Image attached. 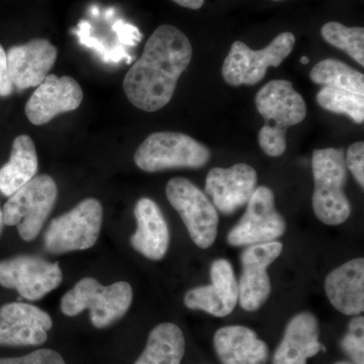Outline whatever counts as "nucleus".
<instances>
[{"instance_id":"1","label":"nucleus","mask_w":364,"mask_h":364,"mask_svg":"<svg viewBox=\"0 0 364 364\" xmlns=\"http://www.w3.org/2000/svg\"><path fill=\"white\" fill-rule=\"evenodd\" d=\"M193 58L188 38L176 26H160L151 35L142 56L124 76L129 102L144 112L159 111L168 105L177 81Z\"/></svg>"},{"instance_id":"2","label":"nucleus","mask_w":364,"mask_h":364,"mask_svg":"<svg viewBox=\"0 0 364 364\" xmlns=\"http://www.w3.org/2000/svg\"><path fill=\"white\" fill-rule=\"evenodd\" d=\"M255 105L265 119L258 136L261 149L268 156H282L287 150V129L306 119L305 100L291 81L277 79L258 91Z\"/></svg>"},{"instance_id":"3","label":"nucleus","mask_w":364,"mask_h":364,"mask_svg":"<svg viewBox=\"0 0 364 364\" xmlns=\"http://www.w3.org/2000/svg\"><path fill=\"white\" fill-rule=\"evenodd\" d=\"M312 169L315 189L313 208L316 217L329 226H338L348 220L351 205L345 195L347 167L343 149L314 150Z\"/></svg>"},{"instance_id":"4","label":"nucleus","mask_w":364,"mask_h":364,"mask_svg":"<svg viewBox=\"0 0 364 364\" xmlns=\"http://www.w3.org/2000/svg\"><path fill=\"white\" fill-rule=\"evenodd\" d=\"M133 301V289L126 282L102 286L92 277L79 280L73 289L61 299L62 313L68 317L77 316L82 311L90 312L91 324L104 329L121 320Z\"/></svg>"},{"instance_id":"5","label":"nucleus","mask_w":364,"mask_h":364,"mask_svg":"<svg viewBox=\"0 0 364 364\" xmlns=\"http://www.w3.org/2000/svg\"><path fill=\"white\" fill-rule=\"evenodd\" d=\"M210 152L193 136L176 132L151 134L136 149L134 160L146 172L174 168H202L208 162Z\"/></svg>"},{"instance_id":"6","label":"nucleus","mask_w":364,"mask_h":364,"mask_svg":"<svg viewBox=\"0 0 364 364\" xmlns=\"http://www.w3.org/2000/svg\"><path fill=\"white\" fill-rule=\"evenodd\" d=\"M58 196L57 184L47 174L36 176L9 196L2 208L4 225L16 226L23 241L39 236Z\"/></svg>"},{"instance_id":"7","label":"nucleus","mask_w":364,"mask_h":364,"mask_svg":"<svg viewBox=\"0 0 364 364\" xmlns=\"http://www.w3.org/2000/svg\"><path fill=\"white\" fill-rule=\"evenodd\" d=\"M102 217L100 200L86 198L50 223L44 234L45 250L61 255L93 247L100 237Z\"/></svg>"},{"instance_id":"8","label":"nucleus","mask_w":364,"mask_h":364,"mask_svg":"<svg viewBox=\"0 0 364 364\" xmlns=\"http://www.w3.org/2000/svg\"><path fill=\"white\" fill-rule=\"evenodd\" d=\"M296 37L293 33H279L267 47L252 50L245 43L236 41L222 67V75L232 86L259 83L269 67H279L293 52Z\"/></svg>"},{"instance_id":"9","label":"nucleus","mask_w":364,"mask_h":364,"mask_svg":"<svg viewBox=\"0 0 364 364\" xmlns=\"http://www.w3.org/2000/svg\"><path fill=\"white\" fill-rule=\"evenodd\" d=\"M166 196L181 215L193 243L202 249L210 248L217 238L219 215L207 195L188 179L176 177L167 183Z\"/></svg>"},{"instance_id":"10","label":"nucleus","mask_w":364,"mask_h":364,"mask_svg":"<svg viewBox=\"0 0 364 364\" xmlns=\"http://www.w3.org/2000/svg\"><path fill=\"white\" fill-rule=\"evenodd\" d=\"M287 231V222L277 212L274 195L267 186L256 188L240 221L228 234L234 247L277 241Z\"/></svg>"},{"instance_id":"11","label":"nucleus","mask_w":364,"mask_h":364,"mask_svg":"<svg viewBox=\"0 0 364 364\" xmlns=\"http://www.w3.org/2000/svg\"><path fill=\"white\" fill-rule=\"evenodd\" d=\"M58 262L39 256L18 255L0 261V286L16 289L21 298L39 301L61 284Z\"/></svg>"},{"instance_id":"12","label":"nucleus","mask_w":364,"mask_h":364,"mask_svg":"<svg viewBox=\"0 0 364 364\" xmlns=\"http://www.w3.org/2000/svg\"><path fill=\"white\" fill-rule=\"evenodd\" d=\"M282 242L247 246L241 253L242 272L239 279V303L247 312H255L267 303L272 294L267 268L279 257Z\"/></svg>"},{"instance_id":"13","label":"nucleus","mask_w":364,"mask_h":364,"mask_svg":"<svg viewBox=\"0 0 364 364\" xmlns=\"http://www.w3.org/2000/svg\"><path fill=\"white\" fill-rule=\"evenodd\" d=\"M210 286L191 289L184 296V305L189 310L203 311L215 317H227L239 301L238 280L233 267L226 259L215 260L210 267Z\"/></svg>"},{"instance_id":"14","label":"nucleus","mask_w":364,"mask_h":364,"mask_svg":"<svg viewBox=\"0 0 364 364\" xmlns=\"http://www.w3.org/2000/svg\"><path fill=\"white\" fill-rule=\"evenodd\" d=\"M256 188V170L245 163H237L230 168L215 167L205 178V193L215 208L227 215L247 205Z\"/></svg>"},{"instance_id":"15","label":"nucleus","mask_w":364,"mask_h":364,"mask_svg":"<svg viewBox=\"0 0 364 364\" xmlns=\"http://www.w3.org/2000/svg\"><path fill=\"white\" fill-rule=\"evenodd\" d=\"M82 100V90L75 79L49 74L26 102V114L31 123L42 126L58 114L75 111Z\"/></svg>"},{"instance_id":"16","label":"nucleus","mask_w":364,"mask_h":364,"mask_svg":"<svg viewBox=\"0 0 364 364\" xmlns=\"http://www.w3.org/2000/svg\"><path fill=\"white\" fill-rule=\"evenodd\" d=\"M52 326L49 314L38 306L6 304L0 308V346H39Z\"/></svg>"},{"instance_id":"17","label":"nucleus","mask_w":364,"mask_h":364,"mask_svg":"<svg viewBox=\"0 0 364 364\" xmlns=\"http://www.w3.org/2000/svg\"><path fill=\"white\" fill-rule=\"evenodd\" d=\"M57 55V48L46 39L32 40L11 47L6 56L14 87L18 90L38 87L49 75Z\"/></svg>"},{"instance_id":"18","label":"nucleus","mask_w":364,"mask_h":364,"mask_svg":"<svg viewBox=\"0 0 364 364\" xmlns=\"http://www.w3.org/2000/svg\"><path fill=\"white\" fill-rule=\"evenodd\" d=\"M318 340L317 317L310 312L298 314L287 325L284 337L273 354L272 364H306L309 358L326 351Z\"/></svg>"},{"instance_id":"19","label":"nucleus","mask_w":364,"mask_h":364,"mask_svg":"<svg viewBox=\"0 0 364 364\" xmlns=\"http://www.w3.org/2000/svg\"><path fill=\"white\" fill-rule=\"evenodd\" d=\"M136 231L131 237L132 247L150 260H161L169 247L168 225L162 210L151 198L136 202L134 210Z\"/></svg>"},{"instance_id":"20","label":"nucleus","mask_w":364,"mask_h":364,"mask_svg":"<svg viewBox=\"0 0 364 364\" xmlns=\"http://www.w3.org/2000/svg\"><path fill=\"white\" fill-rule=\"evenodd\" d=\"M325 291L331 305L346 316L364 311V260L355 258L335 268L325 280Z\"/></svg>"},{"instance_id":"21","label":"nucleus","mask_w":364,"mask_h":364,"mask_svg":"<svg viewBox=\"0 0 364 364\" xmlns=\"http://www.w3.org/2000/svg\"><path fill=\"white\" fill-rule=\"evenodd\" d=\"M215 354L223 364H267L269 348L245 326H226L214 335Z\"/></svg>"},{"instance_id":"22","label":"nucleus","mask_w":364,"mask_h":364,"mask_svg":"<svg viewBox=\"0 0 364 364\" xmlns=\"http://www.w3.org/2000/svg\"><path fill=\"white\" fill-rule=\"evenodd\" d=\"M38 155L35 143L30 136L14 139L9 162L0 168V191L6 196H13L26 182L37 176Z\"/></svg>"},{"instance_id":"23","label":"nucleus","mask_w":364,"mask_h":364,"mask_svg":"<svg viewBox=\"0 0 364 364\" xmlns=\"http://www.w3.org/2000/svg\"><path fill=\"white\" fill-rule=\"evenodd\" d=\"M184 351L186 340L181 328L173 323H162L150 332L135 364H181Z\"/></svg>"},{"instance_id":"24","label":"nucleus","mask_w":364,"mask_h":364,"mask_svg":"<svg viewBox=\"0 0 364 364\" xmlns=\"http://www.w3.org/2000/svg\"><path fill=\"white\" fill-rule=\"evenodd\" d=\"M311 80L324 87L338 88L364 95L363 73L337 59H325L314 66Z\"/></svg>"},{"instance_id":"25","label":"nucleus","mask_w":364,"mask_h":364,"mask_svg":"<svg viewBox=\"0 0 364 364\" xmlns=\"http://www.w3.org/2000/svg\"><path fill=\"white\" fill-rule=\"evenodd\" d=\"M323 39L346 53L359 65L364 66V28L359 26H348L330 21L321 28Z\"/></svg>"},{"instance_id":"26","label":"nucleus","mask_w":364,"mask_h":364,"mask_svg":"<svg viewBox=\"0 0 364 364\" xmlns=\"http://www.w3.org/2000/svg\"><path fill=\"white\" fill-rule=\"evenodd\" d=\"M317 102L326 111L346 114L356 124L363 123L364 95L338 88L323 87L318 92Z\"/></svg>"},{"instance_id":"27","label":"nucleus","mask_w":364,"mask_h":364,"mask_svg":"<svg viewBox=\"0 0 364 364\" xmlns=\"http://www.w3.org/2000/svg\"><path fill=\"white\" fill-rule=\"evenodd\" d=\"M363 327V316H355L349 323L348 333L341 341L342 349L354 364H364Z\"/></svg>"},{"instance_id":"28","label":"nucleus","mask_w":364,"mask_h":364,"mask_svg":"<svg viewBox=\"0 0 364 364\" xmlns=\"http://www.w3.org/2000/svg\"><path fill=\"white\" fill-rule=\"evenodd\" d=\"M0 364H66L58 352L39 349L20 358H0Z\"/></svg>"},{"instance_id":"29","label":"nucleus","mask_w":364,"mask_h":364,"mask_svg":"<svg viewBox=\"0 0 364 364\" xmlns=\"http://www.w3.org/2000/svg\"><path fill=\"white\" fill-rule=\"evenodd\" d=\"M347 169L350 170L361 188H364V143L356 142L348 148L345 158Z\"/></svg>"},{"instance_id":"30","label":"nucleus","mask_w":364,"mask_h":364,"mask_svg":"<svg viewBox=\"0 0 364 364\" xmlns=\"http://www.w3.org/2000/svg\"><path fill=\"white\" fill-rule=\"evenodd\" d=\"M14 86L9 76V65H7L6 52L0 45V97H9L14 92Z\"/></svg>"},{"instance_id":"31","label":"nucleus","mask_w":364,"mask_h":364,"mask_svg":"<svg viewBox=\"0 0 364 364\" xmlns=\"http://www.w3.org/2000/svg\"><path fill=\"white\" fill-rule=\"evenodd\" d=\"M172 1L189 9H200L205 4V0H172Z\"/></svg>"},{"instance_id":"32","label":"nucleus","mask_w":364,"mask_h":364,"mask_svg":"<svg viewBox=\"0 0 364 364\" xmlns=\"http://www.w3.org/2000/svg\"><path fill=\"white\" fill-rule=\"evenodd\" d=\"M4 215H2V210H0V234H1L2 229H4Z\"/></svg>"},{"instance_id":"33","label":"nucleus","mask_w":364,"mask_h":364,"mask_svg":"<svg viewBox=\"0 0 364 364\" xmlns=\"http://www.w3.org/2000/svg\"><path fill=\"white\" fill-rule=\"evenodd\" d=\"M299 61H301V63L304 64V65H306V64L310 62V59H309V57L303 56L301 57V60H299Z\"/></svg>"},{"instance_id":"34","label":"nucleus","mask_w":364,"mask_h":364,"mask_svg":"<svg viewBox=\"0 0 364 364\" xmlns=\"http://www.w3.org/2000/svg\"><path fill=\"white\" fill-rule=\"evenodd\" d=\"M334 364H354V363H348V361H339V363H336Z\"/></svg>"},{"instance_id":"35","label":"nucleus","mask_w":364,"mask_h":364,"mask_svg":"<svg viewBox=\"0 0 364 364\" xmlns=\"http://www.w3.org/2000/svg\"><path fill=\"white\" fill-rule=\"evenodd\" d=\"M272 1H282V0H272Z\"/></svg>"}]
</instances>
